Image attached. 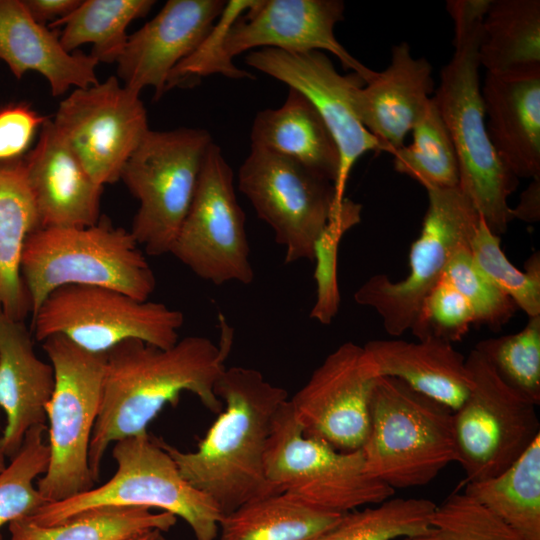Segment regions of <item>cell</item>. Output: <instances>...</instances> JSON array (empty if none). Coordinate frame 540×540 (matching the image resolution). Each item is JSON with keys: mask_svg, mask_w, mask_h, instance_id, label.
<instances>
[{"mask_svg": "<svg viewBox=\"0 0 540 540\" xmlns=\"http://www.w3.org/2000/svg\"><path fill=\"white\" fill-rule=\"evenodd\" d=\"M361 210V204L345 197L314 245L316 299L310 318L323 325L331 324L339 310L338 248L343 235L361 221Z\"/></svg>", "mask_w": 540, "mask_h": 540, "instance_id": "obj_39", "label": "cell"}, {"mask_svg": "<svg viewBox=\"0 0 540 540\" xmlns=\"http://www.w3.org/2000/svg\"><path fill=\"white\" fill-rule=\"evenodd\" d=\"M177 517L142 507H99L78 513L52 526H41L28 517L9 526L10 540H126L144 532H166Z\"/></svg>", "mask_w": 540, "mask_h": 540, "instance_id": "obj_31", "label": "cell"}, {"mask_svg": "<svg viewBox=\"0 0 540 540\" xmlns=\"http://www.w3.org/2000/svg\"><path fill=\"white\" fill-rule=\"evenodd\" d=\"M411 132L412 142L392 154L394 169L426 190L458 187L455 148L434 97Z\"/></svg>", "mask_w": 540, "mask_h": 540, "instance_id": "obj_33", "label": "cell"}, {"mask_svg": "<svg viewBox=\"0 0 540 540\" xmlns=\"http://www.w3.org/2000/svg\"><path fill=\"white\" fill-rule=\"evenodd\" d=\"M469 393L453 412L457 463L463 484L492 478L516 461L540 436L533 401L510 387L475 348L466 357Z\"/></svg>", "mask_w": 540, "mask_h": 540, "instance_id": "obj_13", "label": "cell"}, {"mask_svg": "<svg viewBox=\"0 0 540 540\" xmlns=\"http://www.w3.org/2000/svg\"><path fill=\"white\" fill-rule=\"evenodd\" d=\"M238 188L272 228L286 264L313 260L315 242L338 208L333 182L291 158L251 146Z\"/></svg>", "mask_w": 540, "mask_h": 540, "instance_id": "obj_15", "label": "cell"}, {"mask_svg": "<svg viewBox=\"0 0 540 540\" xmlns=\"http://www.w3.org/2000/svg\"><path fill=\"white\" fill-rule=\"evenodd\" d=\"M245 63L303 94L330 130L339 150L340 167L334 184L336 204L345 199L349 174L367 152H383L360 122L353 95L365 81L356 73L341 75L322 51L291 53L274 48L249 52Z\"/></svg>", "mask_w": 540, "mask_h": 540, "instance_id": "obj_17", "label": "cell"}, {"mask_svg": "<svg viewBox=\"0 0 540 540\" xmlns=\"http://www.w3.org/2000/svg\"><path fill=\"white\" fill-rule=\"evenodd\" d=\"M463 492L525 540H540V436L504 471L464 484Z\"/></svg>", "mask_w": 540, "mask_h": 540, "instance_id": "obj_30", "label": "cell"}, {"mask_svg": "<svg viewBox=\"0 0 540 540\" xmlns=\"http://www.w3.org/2000/svg\"><path fill=\"white\" fill-rule=\"evenodd\" d=\"M344 10L341 0L229 1L214 30L174 68L168 84L172 88L188 78L213 73L253 78L251 73L238 69L232 59L258 47L291 53L328 51L344 69L352 70L368 83L377 72L353 57L334 33L336 24L344 19Z\"/></svg>", "mask_w": 540, "mask_h": 540, "instance_id": "obj_4", "label": "cell"}, {"mask_svg": "<svg viewBox=\"0 0 540 540\" xmlns=\"http://www.w3.org/2000/svg\"><path fill=\"white\" fill-rule=\"evenodd\" d=\"M436 504L422 498H389L363 510L343 514L313 540H394L416 538L430 526Z\"/></svg>", "mask_w": 540, "mask_h": 540, "instance_id": "obj_34", "label": "cell"}, {"mask_svg": "<svg viewBox=\"0 0 540 540\" xmlns=\"http://www.w3.org/2000/svg\"><path fill=\"white\" fill-rule=\"evenodd\" d=\"M0 61L17 79L38 72L53 96L99 82V62L90 55L68 52L54 32L33 19L23 0H0Z\"/></svg>", "mask_w": 540, "mask_h": 540, "instance_id": "obj_24", "label": "cell"}, {"mask_svg": "<svg viewBox=\"0 0 540 540\" xmlns=\"http://www.w3.org/2000/svg\"><path fill=\"white\" fill-rule=\"evenodd\" d=\"M5 455L3 453V451L1 450L0 448V472L5 468L6 466V463H5Z\"/></svg>", "mask_w": 540, "mask_h": 540, "instance_id": "obj_46", "label": "cell"}, {"mask_svg": "<svg viewBox=\"0 0 540 540\" xmlns=\"http://www.w3.org/2000/svg\"><path fill=\"white\" fill-rule=\"evenodd\" d=\"M480 352L510 387L540 404V315L514 334L479 341Z\"/></svg>", "mask_w": 540, "mask_h": 540, "instance_id": "obj_37", "label": "cell"}, {"mask_svg": "<svg viewBox=\"0 0 540 540\" xmlns=\"http://www.w3.org/2000/svg\"><path fill=\"white\" fill-rule=\"evenodd\" d=\"M478 60L486 73L497 76L540 72V1L491 0Z\"/></svg>", "mask_w": 540, "mask_h": 540, "instance_id": "obj_28", "label": "cell"}, {"mask_svg": "<svg viewBox=\"0 0 540 540\" xmlns=\"http://www.w3.org/2000/svg\"><path fill=\"white\" fill-rule=\"evenodd\" d=\"M170 254L214 285L254 280L245 215L221 148L206 152L196 191Z\"/></svg>", "mask_w": 540, "mask_h": 540, "instance_id": "obj_14", "label": "cell"}, {"mask_svg": "<svg viewBox=\"0 0 540 540\" xmlns=\"http://www.w3.org/2000/svg\"><path fill=\"white\" fill-rule=\"evenodd\" d=\"M224 0H169L157 15L128 36L117 74L129 89L152 87L157 100L174 68L193 54L214 30Z\"/></svg>", "mask_w": 540, "mask_h": 540, "instance_id": "obj_19", "label": "cell"}, {"mask_svg": "<svg viewBox=\"0 0 540 540\" xmlns=\"http://www.w3.org/2000/svg\"><path fill=\"white\" fill-rule=\"evenodd\" d=\"M222 410L194 451L160 440L182 477L217 506L222 515L274 494L265 472L272 422L288 398L256 369L233 366L215 385Z\"/></svg>", "mask_w": 540, "mask_h": 540, "instance_id": "obj_2", "label": "cell"}, {"mask_svg": "<svg viewBox=\"0 0 540 540\" xmlns=\"http://www.w3.org/2000/svg\"><path fill=\"white\" fill-rule=\"evenodd\" d=\"M265 472L274 493L324 512L345 514L395 493L366 471L361 449L343 452L306 436L289 399L272 422Z\"/></svg>", "mask_w": 540, "mask_h": 540, "instance_id": "obj_9", "label": "cell"}, {"mask_svg": "<svg viewBox=\"0 0 540 540\" xmlns=\"http://www.w3.org/2000/svg\"><path fill=\"white\" fill-rule=\"evenodd\" d=\"M231 343L227 329L218 345L203 336L184 337L169 348L127 340L105 354L101 402L89 448L95 482L108 447L147 432L167 404L176 405L181 393H192L213 413L222 410L215 385L226 369Z\"/></svg>", "mask_w": 540, "mask_h": 540, "instance_id": "obj_1", "label": "cell"}, {"mask_svg": "<svg viewBox=\"0 0 540 540\" xmlns=\"http://www.w3.org/2000/svg\"><path fill=\"white\" fill-rule=\"evenodd\" d=\"M426 191L428 208L410 249L408 275L392 281L376 274L354 293L355 302L374 309L394 337L411 329L423 300L444 276L454 253L470 247L481 219L459 186Z\"/></svg>", "mask_w": 540, "mask_h": 540, "instance_id": "obj_12", "label": "cell"}, {"mask_svg": "<svg viewBox=\"0 0 540 540\" xmlns=\"http://www.w3.org/2000/svg\"><path fill=\"white\" fill-rule=\"evenodd\" d=\"M343 514L311 508L283 494L253 499L223 515L219 540H313Z\"/></svg>", "mask_w": 540, "mask_h": 540, "instance_id": "obj_29", "label": "cell"}, {"mask_svg": "<svg viewBox=\"0 0 540 540\" xmlns=\"http://www.w3.org/2000/svg\"><path fill=\"white\" fill-rule=\"evenodd\" d=\"M154 4L153 0H85L49 28L64 26L59 39L68 52L90 43L89 55L98 62H117L128 39L127 27L146 16Z\"/></svg>", "mask_w": 540, "mask_h": 540, "instance_id": "obj_32", "label": "cell"}, {"mask_svg": "<svg viewBox=\"0 0 540 540\" xmlns=\"http://www.w3.org/2000/svg\"><path fill=\"white\" fill-rule=\"evenodd\" d=\"M212 142L204 129H149L127 160L120 179L139 202L130 232L148 255L170 254Z\"/></svg>", "mask_w": 540, "mask_h": 540, "instance_id": "obj_10", "label": "cell"}, {"mask_svg": "<svg viewBox=\"0 0 540 540\" xmlns=\"http://www.w3.org/2000/svg\"><path fill=\"white\" fill-rule=\"evenodd\" d=\"M377 377L363 346L349 341L337 347L289 399L303 433L339 451L361 449Z\"/></svg>", "mask_w": 540, "mask_h": 540, "instance_id": "obj_18", "label": "cell"}, {"mask_svg": "<svg viewBox=\"0 0 540 540\" xmlns=\"http://www.w3.org/2000/svg\"><path fill=\"white\" fill-rule=\"evenodd\" d=\"M361 452L366 471L392 489L426 485L457 462L453 411L397 378L377 377Z\"/></svg>", "mask_w": 540, "mask_h": 540, "instance_id": "obj_6", "label": "cell"}, {"mask_svg": "<svg viewBox=\"0 0 540 540\" xmlns=\"http://www.w3.org/2000/svg\"><path fill=\"white\" fill-rule=\"evenodd\" d=\"M491 0H449L454 52L442 68L433 96L450 134L459 167V188L487 227L503 234L513 220L508 198L518 186L497 156L487 134L479 81L478 49Z\"/></svg>", "mask_w": 540, "mask_h": 540, "instance_id": "obj_3", "label": "cell"}, {"mask_svg": "<svg viewBox=\"0 0 540 540\" xmlns=\"http://www.w3.org/2000/svg\"><path fill=\"white\" fill-rule=\"evenodd\" d=\"M471 255L479 269L528 317L540 315V255L533 253L525 270L515 267L501 249L500 236L480 219L470 242Z\"/></svg>", "mask_w": 540, "mask_h": 540, "instance_id": "obj_36", "label": "cell"}, {"mask_svg": "<svg viewBox=\"0 0 540 540\" xmlns=\"http://www.w3.org/2000/svg\"><path fill=\"white\" fill-rule=\"evenodd\" d=\"M40 228L23 159L0 162V309L14 320L30 311L21 258L27 238Z\"/></svg>", "mask_w": 540, "mask_h": 540, "instance_id": "obj_27", "label": "cell"}, {"mask_svg": "<svg viewBox=\"0 0 540 540\" xmlns=\"http://www.w3.org/2000/svg\"><path fill=\"white\" fill-rule=\"evenodd\" d=\"M157 540H169V539H167V538L163 535V533H161V534L159 535V537H158Z\"/></svg>", "mask_w": 540, "mask_h": 540, "instance_id": "obj_47", "label": "cell"}, {"mask_svg": "<svg viewBox=\"0 0 540 540\" xmlns=\"http://www.w3.org/2000/svg\"><path fill=\"white\" fill-rule=\"evenodd\" d=\"M434 91L432 66L414 58L408 43L392 47L388 67L356 89L355 112L382 151L393 154L423 114Z\"/></svg>", "mask_w": 540, "mask_h": 540, "instance_id": "obj_21", "label": "cell"}, {"mask_svg": "<svg viewBox=\"0 0 540 540\" xmlns=\"http://www.w3.org/2000/svg\"><path fill=\"white\" fill-rule=\"evenodd\" d=\"M402 540H415V539L411 537H405V538H402Z\"/></svg>", "mask_w": 540, "mask_h": 540, "instance_id": "obj_48", "label": "cell"}, {"mask_svg": "<svg viewBox=\"0 0 540 540\" xmlns=\"http://www.w3.org/2000/svg\"><path fill=\"white\" fill-rule=\"evenodd\" d=\"M472 325L468 303L443 276L423 300L410 331L417 340L437 339L452 344L461 341Z\"/></svg>", "mask_w": 540, "mask_h": 540, "instance_id": "obj_41", "label": "cell"}, {"mask_svg": "<svg viewBox=\"0 0 540 540\" xmlns=\"http://www.w3.org/2000/svg\"><path fill=\"white\" fill-rule=\"evenodd\" d=\"M1 540V539H0Z\"/></svg>", "mask_w": 540, "mask_h": 540, "instance_id": "obj_49", "label": "cell"}, {"mask_svg": "<svg viewBox=\"0 0 540 540\" xmlns=\"http://www.w3.org/2000/svg\"><path fill=\"white\" fill-rule=\"evenodd\" d=\"M161 533L163 532L159 530H152V531L144 532L139 535L133 536L126 540H157Z\"/></svg>", "mask_w": 540, "mask_h": 540, "instance_id": "obj_45", "label": "cell"}, {"mask_svg": "<svg viewBox=\"0 0 540 540\" xmlns=\"http://www.w3.org/2000/svg\"><path fill=\"white\" fill-rule=\"evenodd\" d=\"M31 323L37 341L59 334L85 351L106 354L127 340L169 348L179 340L184 315L111 288L66 285L48 295Z\"/></svg>", "mask_w": 540, "mask_h": 540, "instance_id": "obj_11", "label": "cell"}, {"mask_svg": "<svg viewBox=\"0 0 540 540\" xmlns=\"http://www.w3.org/2000/svg\"><path fill=\"white\" fill-rule=\"evenodd\" d=\"M23 161L41 228L87 227L100 220L103 186L92 179L49 118Z\"/></svg>", "mask_w": 540, "mask_h": 540, "instance_id": "obj_20", "label": "cell"}, {"mask_svg": "<svg viewBox=\"0 0 540 540\" xmlns=\"http://www.w3.org/2000/svg\"><path fill=\"white\" fill-rule=\"evenodd\" d=\"M444 276L468 303L474 325L500 330L514 316L518 307L476 265L470 247L458 249Z\"/></svg>", "mask_w": 540, "mask_h": 540, "instance_id": "obj_40", "label": "cell"}, {"mask_svg": "<svg viewBox=\"0 0 540 540\" xmlns=\"http://www.w3.org/2000/svg\"><path fill=\"white\" fill-rule=\"evenodd\" d=\"M513 219L533 223L540 218V177L532 179L529 186L522 192L520 201L511 208Z\"/></svg>", "mask_w": 540, "mask_h": 540, "instance_id": "obj_44", "label": "cell"}, {"mask_svg": "<svg viewBox=\"0 0 540 540\" xmlns=\"http://www.w3.org/2000/svg\"><path fill=\"white\" fill-rule=\"evenodd\" d=\"M42 348L54 369L55 385L46 409L50 458L36 487L52 503L94 487L89 448L101 402L105 354L85 351L59 334L42 341Z\"/></svg>", "mask_w": 540, "mask_h": 540, "instance_id": "obj_8", "label": "cell"}, {"mask_svg": "<svg viewBox=\"0 0 540 540\" xmlns=\"http://www.w3.org/2000/svg\"><path fill=\"white\" fill-rule=\"evenodd\" d=\"M45 424L29 429L18 452L0 472V528L33 515L47 504L35 481L47 470L50 451Z\"/></svg>", "mask_w": 540, "mask_h": 540, "instance_id": "obj_35", "label": "cell"}, {"mask_svg": "<svg viewBox=\"0 0 540 540\" xmlns=\"http://www.w3.org/2000/svg\"><path fill=\"white\" fill-rule=\"evenodd\" d=\"M489 140L518 179L540 177V72L486 73L481 90Z\"/></svg>", "mask_w": 540, "mask_h": 540, "instance_id": "obj_23", "label": "cell"}, {"mask_svg": "<svg viewBox=\"0 0 540 540\" xmlns=\"http://www.w3.org/2000/svg\"><path fill=\"white\" fill-rule=\"evenodd\" d=\"M48 117L26 105H11L0 110V162L20 159L35 132Z\"/></svg>", "mask_w": 540, "mask_h": 540, "instance_id": "obj_42", "label": "cell"}, {"mask_svg": "<svg viewBox=\"0 0 540 540\" xmlns=\"http://www.w3.org/2000/svg\"><path fill=\"white\" fill-rule=\"evenodd\" d=\"M251 146L291 158L335 184L340 167L337 144L312 103L289 88L276 109L259 111L251 128Z\"/></svg>", "mask_w": 540, "mask_h": 540, "instance_id": "obj_26", "label": "cell"}, {"mask_svg": "<svg viewBox=\"0 0 540 540\" xmlns=\"http://www.w3.org/2000/svg\"><path fill=\"white\" fill-rule=\"evenodd\" d=\"M415 540H525L488 508L465 492L436 506L428 530Z\"/></svg>", "mask_w": 540, "mask_h": 540, "instance_id": "obj_38", "label": "cell"}, {"mask_svg": "<svg viewBox=\"0 0 540 540\" xmlns=\"http://www.w3.org/2000/svg\"><path fill=\"white\" fill-rule=\"evenodd\" d=\"M113 476L71 498L47 503L28 518L52 526L83 511L99 507L158 509L184 520L195 540H214L223 517L217 506L190 485L160 440L148 432L114 443Z\"/></svg>", "mask_w": 540, "mask_h": 540, "instance_id": "obj_7", "label": "cell"}, {"mask_svg": "<svg viewBox=\"0 0 540 540\" xmlns=\"http://www.w3.org/2000/svg\"><path fill=\"white\" fill-rule=\"evenodd\" d=\"M363 347L378 377L397 378L453 412L469 393L466 357L451 343L437 339H377Z\"/></svg>", "mask_w": 540, "mask_h": 540, "instance_id": "obj_25", "label": "cell"}, {"mask_svg": "<svg viewBox=\"0 0 540 540\" xmlns=\"http://www.w3.org/2000/svg\"><path fill=\"white\" fill-rule=\"evenodd\" d=\"M21 275L33 315L66 285L111 288L148 300L155 275L138 243L121 227L100 219L87 227L40 228L26 240Z\"/></svg>", "mask_w": 540, "mask_h": 540, "instance_id": "obj_5", "label": "cell"}, {"mask_svg": "<svg viewBox=\"0 0 540 540\" xmlns=\"http://www.w3.org/2000/svg\"><path fill=\"white\" fill-rule=\"evenodd\" d=\"M54 385V369L36 355L22 321L0 309V409L5 414L0 448L6 457L18 452L29 429L47 422Z\"/></svg>", "mask_w": 540, "mask_h": 540, "instance_id": "obj_22", "label": "cell"}, {"mask_svg": "<svg viewBox=\"0 0 540 540\" xmlns=\"http://www.w3.org/2000/svg\"><path fill=\"white\" fill-rule=\"evenodd\" d=\"M33 19L41 25L50 26L73 12L80 0H23Z\"/></svg>", "mask_w": 540, "mask_h": 540, "instance_id": "obj_43", "label": "cell"}, {"mask_svg": "<svg viewBox=\"0 0 540 540\" xmlns=\"http://www.w3.org/2000/svg\"><path fill=\"white\" fill-rule=\"evenodd\" d=\"M65 144L99 185L120 180L122 170L149 130L140 93L117 76L76 88L52 120Z\"/></svg>", "mask_w": 540, "mask_h": 540, "instance_id": "obj_16", "label": "cell"}]
</instances>
